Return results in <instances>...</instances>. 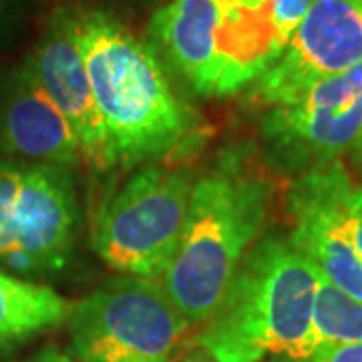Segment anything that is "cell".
<instances>
[{
  "mask_svg": "<svg viewBox=\"0 0 362 362\" xmlns=\"http://www.w3.org/2000/svg\"><path fill=\"white\" fill-rule=\"evenodd\" d=\"M246 2H256V0H246Z\"/></svg>",
  "mask_w": 362,
  "mask_h": 362,
  "instance_id": "obj_22",
  "label": "cell"
},
{
  "mask_svg": "<svg viewBox=\"0 0 362 362\" xmlns=\"http://www.w3.org/2000/svg\"><path fill=\"white\" fill-rule=\"evenodd\" d=\"M268 362H296V361H290V358H282V356H276V358H272Z\"/></svg>",
  "mask_w": 362,
  "mask_h": 362,
  "instance_id": "obj_20",
  "label": "cell"
},
{
  "mask_svg": "<svg viewBox=\"0 0 362 362\" xmlns=\"http://www.w3.org/2000/svg\"><path fill=\"white\" fill-rule=\"evenodd\" d=\"M312 337L314 349L318 344L362 342V302L342 292L320 272L312 312Z\"/></svg>",
  "mask_w": 362,
  "mask_h": 362,
  "instance_id": "obj_15",
  "label": "cell"
},
{
  "mask_svg": "<svg viewBox=\"0 0 362 362\" xmlns=\"http://www.w3.org/2000/svg\"><path fill=\"white\" fill-rule=\"evenodd\" d=\"M115 165L133 168L180 145L189 129L161 63L127 26L101 11L69 14Z\"/></svg>",
  "mask_w": 362,
  "mask_h": 362,
  "instance_id": "obj_2",
  "label": "cell"
},
{
  "mask_svg": "<svg viewBox=\"0 0 362 362\" xmlns=\"http://www.w3.org/2000/svg\"><path fill=\"white\" fill-rule=\"evenodd\" d=\"M194 183L185 171L145 165L99 209L93 250L113 270L157 280L181 244Z\"/></svg>",
  "mask_w": 362,
  "mask_h": 362,
  "instance_id": "obj_4",
  "label": "cell"
},
{
  "mask_svg": "<svg viewBox=\"0 0 362 362\" xmlns=\"http://www.w3.org/2000/svg\"><path fill=\"white\" fill-rule=\"evenodd\" d=\"M361 129L362 61L314 85L294 103L266 109L259 139L272 168L298 177L340 159Z\"/></svg>",
  "mask_w": 362,
  "mask_h": 362,
  "instance_id": "obj_7",
  "label": "cell"
},
{
  "mask_svg": "<svg viewBox=\"0 0 362 362\" xmlns=\"http://www.w3.org/2000/svg\"><path fill=\"white\" fill-rule=\"evenodd\" d=\"M272 187L238 161H223L195 181L181 244L163 288L189 324L206 322L247 250L258 242Z\"/></svg>",
  "mask_w": 362,
  "mask_h": 362,
  "instance_id": "obj_3",
  "label": "cell"
},
{
  "mask_svg": "<svg viewBox=\"0 0 362 362\" xmlns=\"http://www.w3.org/2000/svg\"><path fill=\"white\" fill-rule=\"evenodd\" d=\"M356 181L342 159L300 173L288 187L290 242L326 280L362 302V262L350 228V194Z\"/></svg>",
  "mask_w": 362,
  "mask_h": 362,
  "instance_id": "obj_8",
  "label": "cell"
},
{
  "mask_svg": "<svg viewBox=\"0 0 362 362\" xmlns=\"http://www.w3.org/2000/svg\"><path fill=\"white\" fill-rule=\"evenodd\" d=\"M183 362H206V361H202L199 356H189V358H185Z\"/></svg>",
  "mask_w": 362,
  "mask_h": 362,
  "instance_id": "obj_21",
  "label": "cell"
},
{
  "mask_svg": "<svg viewBox=\"0 0 362 362\" xmlns=\"http://www.w3.org/2000/svg\"><path fill=\"white\" fill-rule=\"evenodd\" d=\"M306 362H362V342L318 344Z\"/></svg>",
  "mask_w": 362,
  "mask_h": 362,
  "instance_id": "obj_16",
  "label": "cell"
},
{
  "mask_svg": "<svg viewBox=\"0 0 362 362\" xmlns=\"http://www.w3.org/2000/svg\"><path fill=\"white\" fill-rule=\"evenodd\" d=\"M361 61L362 0H314L284 54L254 83L252 99L284 107Z\"/></svg>",
  "mask_w": 362,
  "mask_h": 362,
  "instance_id": "obj_9",
  "label": "cell"
},
{
  "mask_svg": "<svg viewBox=\"0 0 362 362\" xmlns=\"http://www.w3.org/2000/svg\"><path fill=\"white\" fill-rule=\"evenodd\" d=\"M350 228H352V242L354 250L362 262V183H354L352 194H350Z\"/></svg>",
  "mask_w": 362,
  "mask_h": 362,
  "instance_id": "obj_17",
  "label": "cell"
},
{
  "mask_svg": "<svg viewBox=\"0 0 362 362\" xmlns=\"http://www.w3.org/2000/svg\"><path fill=\"white\" fill-rule=\"evenodd\" d=\"M314 0H220L214 97L235 95L266 75Z\"/></svg>",
  "mask_w": 362,
  "mask_h": 362,
  "instance_id": "obj_10",
  "label": "cell"
},
{
  "mask_svg": "<svg viewBox=\"0 0 362 362\" xmlns=\"http://www.w3.org/2000/svg\"><path fill=\"white\" fill-rule=\"evenodd\" d=\"M73 356L83 362H171L192 324L163 284L117 276L73 304Z\"/></svg>",
  "mask_w": 362,
  "mask_h": 362,
  "instance_id": "obj_5",
  "label": "cell"
},
{
  "mask_svg": "<svg viewBox=\"0 0 362 362\" xmlns=\"http://www.w3.org/2000/svg\"><path fill=\"white\" fill-rule=\"evenodd\" d=\"M77 230L71 169L0 159V268L21 278L63 270Z\"/></svg>",
  "mask_w": 362,
  "mask_h": 362,
  "instance_id": "obj_6",
  "label": "cell"
},
{
  "mask_svg": "<svg viewBox=\"0 0 362 362\" xmlns=\"http://www.w3.org/2000/svg\"><path fill=\"white\" fill-rule=\"evenodd\" d=\"M318 272L290 238L266 235L247 250L195 342L216 362H306Z\"/></svg>",
  "mask_w": 362,
  "mask_h": 362,
  "instance_id": "obj_1",
  "label": "cell"
},
{
  "mask_svg": "<svg viewBox=\"0 0 362 362\" xmlns=\"http://www.w3.org/2000/svg\"><path fill=\"white\" fill-rule=\"evenodd\" d=\"M220 23V0H169L151 18L171 66L206 97H214Z\"/></svg>",
  "mask_w": 362,
  "mask_h": 362,
  "instance_id": "obj_13",
  "label": "cell"
},
{
  "mask_svg": "<svg viewBox=\"0 0 362 362\" xmlns=\"http://www.w3.org/2000/svg\"><path fill=\"white\" fill-rule=\"evenodd\" d=\"M25 66L71 123L83 161L93 169L115 168L107 131L93 99L89 75L71 33L69 14L54 16Z\"/></svg>",
  "mask_w": 362,
  "mask_h": 362,
  "instance_id": "obj_11",
  "label": "cell"
},
{
  "mask_svg": "<svg viewBox=\"0 0 362 362\" xmlns=\"http://www.w3.org/2000/svg\"><path fill=\"white\" fill-rule=\"evenodd\" d=\"M344 156L349 157L350 168L354 169V173L362 180V129L361 133L356 135V139L352 141V145H350L349 151H346Z\"/></svg>",
  "mask_w": 362,
  "mask_h": 362,
  "instance_id": "obj_18",
  "label": "cell"
},
{
  "mask_svg": "<svg viewBox=\"0 0 362 362\" xmlns=\"http://www.w3.org/2000/svg\"><path fill=\"white\" fill-rule=\"evenodd\" d=\"M0 151L66 169L83 161L71 123L26 66L14 73L0 101Z\"/></svg>",
  "mask_w": 362,
  "mask_h": 362,
  "instance_id": "obj_12",
  "label": "cell"
},
{
  "mask_svg": "<svg viewBox=\"0 0 362 362\" xmlns=\"http://www.w3.org/2000/svg\"><path fill=\"white\" fill-rule=\"evenodd\" d=\"M73 302L49 286L0 270V350L69 320Z\"/></svg>",
  "mask_w": 362,
  "mask_h": 362,
  "instance_id": "obj_14",
  "label": "cell"
},
{
  "mask_svg": "<svg viewBox=\"0 0 362 362\" xmlns=\"http://www.w3.org/2000/svg\"><path fill=\"white\" fill-rule=\"evenodd\" d=\"M30 362H83L75 358V356H66V354H61L57 350H45L42 354H39L35 361Z\"/></svg>",
  "mask_w": 362,
  "mask_h": 362,
  "instance_id": "obj_19",
  "label": "cell"
}]
</instances>
